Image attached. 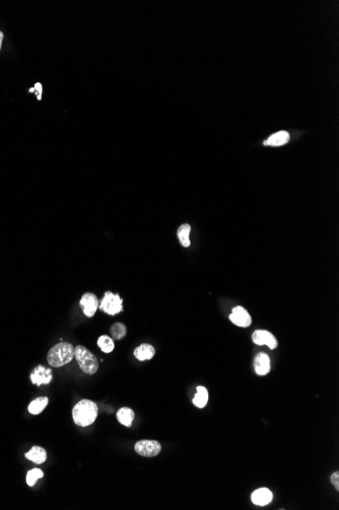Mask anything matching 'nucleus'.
Instances as JSON below:
<instances>
[{"instance_id": "nucleus-11", "label": "nucleus", "mask_w": 339, "mask_h": 510, "mask_svg": "<svg viewBox=\"0 0 339 510\" xmlns=\"http://www.w3.org/2000/svg\"><path fill=\"white\" fill-rule=\"evenodd\" d=\"M273 499L272 492L267 488H259L254 491L251 495V501L257 506H266Z\"/></svg>"}, {"instance_id": "nucleus-18", "label": "nucleus", "mask_w": 339, "mask_h": 510, "mask_svg": "<svg viewBox=\"0 0 339 510\" xmlns=\"http://www.w3.org/2000/svg\"><path fill=\"white\" fill-rule=\"evenodd\" d=\"M190 233H191V226L189 224H183L177 230L179 242L184 248H189L191 246Z\"/></svg>"}, {"instance_id": "nucleus-10", "label": "nucleus", "mask_w": 339, "mask_h": 510, "mask_svg": "<svg viewBox=\"0 0 339 510\" xmlns=\"http://www.w3.org/2000/svg\"><path fill=\"white\" fill-rule=\"evenodd\" d=\"M270 356L265 352H259L254 358V370L259 376H265L270 372Z\"/></svg>"}, {"instance_id": "nucleus-8", "label": "nucleus", "mask_w": 339, "mask_h": 510, "mask_svg": "<svg viewBox=\"0 0 339 510\" xmlns=\"http://www.w3.org/2000/svg\"><path fill=\"white\" fill-rule=\"evenodd\" d=\"M79 305L83 310V314L89 318H92L95 316L99 308L98 297L92 293L84 294L80 299Z\"/></svg>"}, {"instance_id": "nucleus-24", "label": "nucleus", "mask_w": 339, "mask_h": 510, "mask_svg": "<svg viewBox=\"0 0 339 510\" xmlns=\"http://www.w3.org/2000/svg\"><path fill=\"white\" fill-rule=\"evenodd\" d=\"M3 40H4V33L0 31V49H2V44H3Z\"/></svg>"}, {"instance_id": "nucleus-5", "label": "nucleus", "mask_w": 339, "mask_h": 510, "mask_svg": "<svg viewBox=\"0 0 339 510\" xmlns=\"http://www.w3.org/2000/svg\"><path fill=\"white\" fill-rule=\"evenodd\" d=\"M134 450L143 457H154L161 451V445L156 440H140L135 443Z\"/></svg>"}, {"instance_id": "nucleus-20", "label": "nucleus", "mask_w": 339, "mask_h": 510, "mask_svg": "<svg viewBox=\"0 0 339 510\" xmlns=\"http://www.w3.org/2000/svg\"><path fill=\"white\" fill-rule=\"evenodd\" d=\"M111 335L115 340H121L127 333V328L123 323H115L111 326Z\"/></svg>"}, {"instance_id": "nucleus-1", "label": "nucleus", "mask_w": 339, "mask_h": 510, "mask_svg": "<svg viewBox=\"0 0 339 510\" xmlns=\"http://www.w3.org/2000/svg\"><path fill=\"white\" fill-rule=\"evenodd\" d=\"M99 414V407L96 402L90 399H81L72 408V418L75 425L89 427L95 423Z\"/></svg>"}, {"instance_id": "nucleus-23", "label": "nucleus", "mask_w": 339, "mask_h": 510, "mask_svg": "<svg viewBox=\"0 0 339 510\" xmlns=\"http://www.w3.org/2000/svg\"><path fill=\"white\" fill-rule=\"evenodd\" d=\"M35 89H37V90H38V93H37V94H38V98H39V99H41V97H42V85H41L40 83H37V84H36V86H35ZM35 89L33 88V89H31L30 91H31V92H34V91H35Z\"/></svg>"}, {"instance_id": "nucleus-14", "label": "nucleus", "mask_w": 339, "mask_h": 510, "mask_svg": "<svg viewBox=\"0 0 339 510\" xmlns=\"http://www.w3.org/2000/svg\"><path fill=\"white\" fill-rule=\"evenodd\" d=\"M290 141V133L288 131L281 130L278 132L273 133L271 136H269L265 142V146H272V147H279V146H284L288 144Z\"/></svg>"}, {"instance_id": "nucleus-16", "label": "nucleus", "mask_w": 339, "mask_h": 510, "mask_svg": "<svg viewBox=\"0 0 339 510\" xmlns=\"http://www.w3.org/2000/svg\"><path fill=\"white\" fill-rule=\"evenodd\" d=\"M208 402V390L204 386H198L193 398V404L198 408H203Z\"/></svg>"}, {"instance_id": "nucleus-9", "label": "nucleus", "mask_w": 339, "mask_h": 510, "mask_svg": "<svg viewBox=\"0 0 339 510\" xmlns=\"http://www.w3.org/2000/svg\"><path fill=\"white\" fill-rule=\"evenodd\" d=\"M31 382L33 384H36L38 386L41 385H48L51 383L53 376H52V371L50 369L45 368L44 366H37L32 374H31Z\"/></svg>"}, {"instance_id": "nucleus-17", "label": "nucleus", "mask_w": 339, "mask_h": 510, "mask_svg": "<svg viewBox=\"0 0 339 510\" xmlns=\"http://www.w3.org/2000/svg\"><path fill=\"white\" fill-rule=\"evenodd\" d=\"M48 403H49L48 397L46 396L38 397L29 404V411L32 414H39L46 408Z\"/></svg>"}, {"instance_id": "nucleus-15", "label": "nucleus", "mask_w": 339, "mask_h": 510, "mask_svg": "<svg viewBox=\"0 0 339 510\" xmlns=\"http://www.w3.org/2000/svg\"><path fill=\"white\" fill-rule=\"evenodd\" d=\"M134 418H135V413H134L133 409H131L130 407H121L117 411V420L124 427H127V428L131 427L132 423L134 421Z\"/></svg>"}, {"instance_id": "nucleus-2", "label": "nucleus", "mask_w": 339, "mask_h": 510, "mask_svg": "<svg viewBox=\"0 0 339 510\" xmlns=\"http://www.w3.org/2000/svg\"><path fill=\"white\" fill-rule=\"evenodd\" d=\"M74 357V347L69 342H60L54 345L48 352L47 360L54 368L63 367Z\"/></svg>"}, {"instance_id": "nucleus-3", "label": "nucleus", "mask_w": 339, "mask_h": 510, "mask_svg": "<svg viewBox=\"0 0 339 510\" xmlns=\"http://www.w3.org/2000/svg\"><path fill=\"white\" fill-rule=\"evenodd\" d=\"M74 356L80 370L88 375H94L98 372L99 361L96 355L86 346L77 345L74 347Z\"/></svg>"}, {"instance_id": "nucleus-13", "label": "nucleus", "mask_w": 339, "mask_h": 510, "mask_svg": "<svg viewBox=\"0 0 339 510\" xmlns=\"http://www.w3.org/2000/svg\"><path fill=\"white\" fill-rule=\"evenodd\" d=\"M25 456L27 459L33 461L36 465H42L47 459V452L43 447L33 446Z\"/></svg>"}, {"instance_id": "nucleus-6", "label": "nucleus", "mask_w": 339, "mask_h": 510, "mask_svg": "<svg viewBox=\"0 0 339 510\" xmlns=\"http://www.w3.org/2000/svg\"><path fill=\"white\" fill-rule=\"evenodd\" d=\"M252 341L259 346L266 345L270 349H275L278 345L276 337L270 331L263 329H258L253 332Z\"/></svg>"}, {"instance_id": "nucleus-4", "label": "nucleus", "mask_w": 339, "mask_h": 510, "mask_svg": "<svg viewBox=\"0 0 339 510\" xmlns=\"http://www.w3.org/2000/svg\"><path fill=\"white\" fill-rule=\"evenodd\" d=\"M99 308L110 316L118 315L119 313L123 312V299H121L119 294H113L111 291H107L99 305Z\"/></svg>"}, {"instance_id": "nucleus-7", "label": "nucleus", "mask_w": 339, "mask_h": 510, "mask_svg": "<svg viewBox=\"0 0 339 510\" xmlns=\"http://www.w3.org/2000/svg\"><path fill=\"white\" fill-rule=\"evenodd\" d=\"M231 322L241 328H247L252 324V317L249 312L242 306H236L229 316Z\"/></svg>"}, {"instance_id": "nucleus-21", "label": "nucleus", "mask_w": 339, "mask_h": 510, "mask_svg": "<svg viewBox=\"0 0 339 510\" xmlns=\"http://www.w3.org/2000/svg\"><path fill=\"white\" fill-rule=\"evenodd\" d=\"M43 477H44V473L40 469H33V470L29 471L27 474V478H26L28 486H30V487L35 486L37 481L39 479H42Z\"/></svg>"}, {"instance_id": "nucleus-22", "label": "nucleus", "mask_w": 339, "mask_h": 510, "mask_svg": "<svg viewBox=\"0 0 339 510\" xmlns=\"http://www.w3.org/2000/svg\"><path fill=\"white\" fill-rule=\"evenodd\" d=\"M331 484L334 486L336 491H339V472H335L330 477Z\"/></svg>"}, {"instance_id": "nucleus-19", "label": "nucleus", "mask_w": 339, "mask_h": 510, "mask_svg": "<svg viewBox=\"0 0 339 510\" xmlns=\"http://www.w3.org/2000/svg\"><path fill=\"white\" fill-rule=\"evenodd\" d=\"M97 343L98 346L101 348V350L105 353H111L115 348L114 340L112 339V337H109L108 335L100 336Z\"/></svg>"}, {"instance_id": "nucleus-12", "label": "nucleus", "mask_w": 339, "mask_h": 510, "mask_svg": "<svg viewBox=\"0 0 339 510\" xmlns=\"http://www.w3.org/2000/svg\"><path fill=\"white\" fill-rule=\"evenodd\" d=\"M133 354L140 361L149 360V359H151L154 356V354H155V348L151 344L142 343V344H140L139 346H137L134 349Z\"/></svg>"}]
</instances>
